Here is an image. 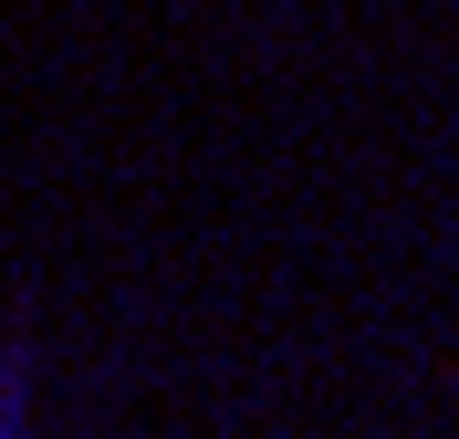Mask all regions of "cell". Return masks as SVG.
I'll list each match as a JSON object with an SVG mask.
<instances>
[{
	"label": "cell",
	"instance_id": "obj_1",
	"mask_svg": "<svg viewBox=\"0 0 459 439\" xmlns=\"http://www.w3.org/2000/svg\"><path fill=\"white\" fill-rule=\"evenodd\" d=\"M0 439H22V387L0 377Z\"/></svg>",
	"mask_w": 459,
	"mask_h": 439
}]
</instances>
